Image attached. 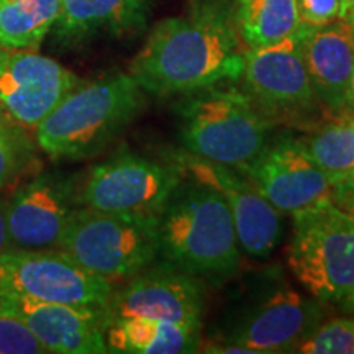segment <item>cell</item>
Returning <instances> with one entry per match:
<instances>
[{"label":"cell","mask_w":354,"mask_h":354,"mask_svg":"<svg viewBox=\"0 0 354 354\" xmlns=\"http://www.w3.org/2000/svg\"><path fill=\"white\" fill-rule=\"evenodd\" d=\"M245 50L232 6L210 0L189 15L154 25L128 74L153 95H184L218 82H240Z\"/></svg>","instance_id":"obj_1"},{"label":"cell","mask_w":354,"mask_h":354,"mask_svg":"<svg viewBox=\"0 0 354 354\" xmlns=\"http://www.w3.org/2000/svg\"><path fill=\"white\" fill-rule=\"evenodd\" d=\"M162 261L198 279L225 281L240 269V241L227 201L190 179L172 190L159 216Z\"/></svg>","instance_id":"obj_2"},{"label":"cell","mask_w":354,"mask_h":354,"mask_svg":"<svg viewBox=\"0 0 354 354\" xmlns=\"http://www.w3.org/2000/svg\"><path fill=\"white\" fill-rule=\"evenodd\" d=\"M145 91L130 74L81 82L35 128L51 159H86L100 153L138 117Z\"/></svg>","instance_id":"obj_3"},{"label":"cell","mask_w":354,"mask_h":354,"mask_svg":"<svg viewBox=\"0 0 354 354\" xmlns=\"http://www.w3.org/2000/svg\"><path fill=\"white\" fill-rule=\"evenodd\" d=\"M185 151L241 169L263 151L274 123L236 82H218L184 94L177 105Z\"/></svg>","instance_id":"obj_4"},{"label":"cell","mask_w":354,"mask_h":354,"mask_svg":"<svg viewBox=\"0 0 354 354\" xmlns=\"http://www.w3.org/2000/svg\"><path fill=\"white\" fill-rule=\"evenodd\" d=\"M287 261L312 297L349 312L354 300V214L333 202L292 215Z\"/></svg>","instance_id":"obj_5"},{"label":"cell","mask_w":354,"mask_h":354,"mask_svg":"<svg viewBox=\"0 0 354 354\" xmlns=\"http://www.w3.org/2000/svg\"><path fill=\"white\" fill-rule=\"evenodd\" d=\"M159 218L76 207L57 248L110 284L143 271L159 254Z\"/></svg>","instance_id":"obj_6"},{"label":"cell","mask_w":354,"mask_h":354,"mask_svg":"<svg viewBox=\"0 0 354 354\" xmlns=\"http://www.w3.org/2000/svg\"><path fill=\"white\" fill-rule=\"evenodd\" d=\"M184 179L179 166L159 165L136 153L113 154L87 171L74 185L77 207L159 218L172 190Z\"/></svg>","instance_id":"obj_7"},{"label":"cell","mask_w":354,"mask_h":354,"mask_svg":"<svg viewBox=\"0 0 354 354\" xmlns=\"http://www.w3.org/2000/svg\"><path fill=\"white\" fill-rule=\"evenodd\" d=\"M113 284L88 272L59 248L0 253V295L102 310Z\"/></svg>","instance_id":"obj_8"},{"label":"cell","mask_w":354,"mask_h":354,"mask_svg":"<svg viewBox=\"0 0 354 354\" xmlns=\"http://www.w3.org/2000/svg\"><path fill=\"white\" fill-rule=\"evenodd\" d=\"M241 87L268 120H295L320 107L307 68L299 35L245 50Z\"/></svg>","instance_id":"obj_9"},{"label":"cell","mask_w":354,"mask_h":354,"mask_svg":"<svg viewBox=\"0 0 354 354\" xmlns=\"http://www.w3.org/2000/svg\"><path fill=\"white\" fill-rule=\"evenodd\" d=\"M123 282L100 310L104 328L122 318H149L202 328L205 312L202 279L162 261Z\"/></svg>","instance_id":"obj_10"},{"label":"cell","mask_w":354,"mask_h":354,"mask_svg":"<svg viewBox=\"0 0 354 354\" xmlns=\"http://www.w3.org/2000/svg\"><path fill=\"white\" fill-rule=\"evenodd\" d=\"M236 171L281 214L295 215L333 202L330 180L310 156L304 140L292 135L268 141L250 165Z\"/></svg>","instance_id":"obj_11"},{"label":"cell","mask_w":354,"mask_h":354,"mask_svg":"<svg viewBox=\"0 0 354 354\" xmlns=\"http://www.w3.org/2000/svg\"><path fill=\"white\" fill-rule=\"evenodd\" d=\"M82 81L51 57L28 50H0V113L37 128Z\"/></svg>","instance_id":"obj_12"},{"label":"cell","mask_w":354,"mask_h":354,"mask_svg":"<svg viewBox=\"0 0 354 354\" xmlns=\"http://www.w3.org/2000/svg\"><path fill=\"white\" fill-rule=\"evenodd\" d=\"M325 305L315 297H302L289 286H279L251 305L218 342L236 344L250 354L294 353L323 320Z\"/></svg>","instance_id":"obj_13"},{"label":"cell","mask_w":354,"mask_h":354,"mask_svg":"<svg viewBox=\"0 0 354 354\" xmlns=\"http://www.w3.org/2000/svg\"><path fill=\"white\" fill-rule=\"evenodd\" d=\"M177 166L189 179L220 192L232 212L238 241L246 254L268 258L281 240L282 220L243 172L218 162L207 161L190 153L177 156Z\"/></svg>","instance_id":"obj_14"},{"label":"cell","mask_w":354,"mask_h":354,"mask_svg":"<svg viewBox=\"0 0 354 354\" xmlns=\"http://www.w3.org/2000/svg\"><path fill=\"white\" fill-rule=\"evenodd\" d=\"M74 184L68 177L43 172L6 201L12 246L26 250L57 248L71 214L76 209Z\"/></svg>","instance_id":"obj_15"},{"label":"cell","mask_w":354,"mask_h":354,"mask_svg":"<svg viewBox=\"0 0 354 354\" xmlns=\"http://www.w3.org/2000/svg\"><path fill=\"white\" fill-rule=\"evenodd\" d=\"M0 304L28 325L46 353H109L100 310L2 295Z\"/></svg>","instance_id":"obj_16"},{"label":"cell","mask_w":354,"mask_h":354,"mask_svg":"<svg viewBox=\"0 0 354 354\" xmlns=\"http://www.w3.org/2000/svg\"><path fill=\"white\" fill-rule=\"evenodd\" d=\"M297 35L320 107L330 113L349 110L348 94L354 69L351 25L342 19L318 28H299Z\"/></svg>","instance_id":"obj_17"},{"label":"cell","mask_w":354,"mask_h":354,"mask_svg":"<svg viewBox=\"0 0 354 354\" xmlns=\"http://www.w3.org/2000/svg\"><path fill=\"white\" fill-rule=\"evenodd\" d=\"M148 0H61L53 26L64 44L81 43L99 33H133L146 24Z\"/></svg>","instance_id":"obj_18"},{"label":"cell","mask_w":354,"mask_h":354,"mask_svg":"<svg viewBox=\"0 0 354 354\" xmlns=\"http://www.w3.org/2000/svg\"><path fill=\"white\" fill-rule=\"evenodd\" d=\"M202 328L179 323L122 318L105 326L109 353L123 354H184L197 353Z\"/></svg>","instance_id":"obj_19"},{"label":"cell","mask_w":354,"mask_h":354,"mask_svg":"<svg viewBox=\"0 0 354 354\" xmlns=\"http://www.w3.org/2000/svg\"><path fill=\"white\" fill-rule=\"evenodd\" d=\"M232 17L245 48L281 41L297 33V0H234Z\"/></svg>","instance_id":"obj_20"},{"label":"cell","mask_w":354,"mask_h":354,"mask_svg":"<svg viewBox=\"0 0 354 354\" xmlns=\"http://www.w3.org/2000/svg\"><path fill=\"white\" fill-rule=\"evenodd\" d=\"M304 140V138H302ZM310 156L320 167L331 189L354 172V112L331 113L304 140Z\"/></svg>","instance_id":"obj_21"},{"label":"cell","mask_w":354,"mask_h":354,"mask_svg":"<svg viewBox=\"0 0 354 354\" xmlns=\"http://www.w3.org/2000/svg\"><path fill=\"white\" fill-rule=\"evenodd\" d=\"M61 0H0V46L35 51L51 32Z\"/></svg>","instance_id":"obj_22"},{"label":"cell","mask_w":354,"mask_h":354,"mask_svg":"<svg viewBox=\"0 0 354 354\" xmlns=\"http://www.w3.org/2000/svg\"><path fill=\"white\" fill-rule=\"evenodd\" d=\"M294 353L300 354H354V313L318 323Z\"/></svg>","instance_id":"obj_23"},{"label":"cell","mask_w":354,"mask_h":354,"mask_svg":"<svg viewBox=\"0 0 354 354\" xmlns=\"http://www.w3.org/2000/svg\"><path fill=\"white\" fill-rule=\"evenodd\" d=\"M33 156V148L19 125L0 120V190L26 169Z\"/></svg>","instance_id":"obj_24"},{"label":"cell","mask_w":354,"mask_h":354,"mask_svg":"<svg viewBox=\"0 0 354 354\" xmlns=\"http://www.w3.org/2000/svg\"><path fill=\"white\" fill-rule=\"evenodd\" d=\"M43 344L38 342L28 325L0 304V354H44Z\"/></svg>","instance_id":"obj_25"},{"label":"cell","mask_w":354,"mask_h":354,"mask_svg":"<svg viewBox=\"0 0 354 354\" xmlns=\"http://www.w3.org/2000/svg\"><path fill=\"white\" fill-rule=\"evenodd\" d=\"M299 28H318L342 20L346 15L343 0H297Z\"/></svg>","instance_id":"obj_26"},{"label":"cell","mask_w":354,"mask_h":354,"mask_svg":"<svg viewBox=\"0 0 354 354\" xmlns=\"http://www.w3.org/2000/svg\"><path fill=\"white\" fill-rule=\"evenodd\" d=\"M333 192V203L339 209L354 214V172L342 184L331 189Z\"/></svg>","instance_id":"obj_27"},{"label":"cell","mask_w":354,"mask_h":354,"mask_svg":"<svg viewBox=\"0 0 354 354\" xmlns=\"http://www.w3.org/2000/svg\"><path fill=\"white\" fill-rule=\"evenodd\" d=\"M12 246L10 236L7 230V216H6V201L0 198V253L8 250Z\"/></svg>","instance_id":"obj_28"},{"label":"cell","mask_w":354,"mask_h":354,"mask_svg":"<svg viewBox=\"0 0 354 354\" xmlns=\"http://www.w3.org/2000/svg\"><path fill=\"white\" fill-rule=\"evenodd\" d=\"M348 109L354 112V69L351 76V84H349V94H348Z\"/></svg>","instance_id":"obj_29"},{"label":"cell","mask_w":354,"mask_h":354,"mask_svg":"<svg viewBox=\"0 0 354 354\" xmlns=\"http://www.w3.org/2000/svg\"><path fill=\"white\" fill-rule=\"evenodd\" d=\"M344 20H346L348 24L351 25V28L354 30V3H353V6H349L346 15H344Z\"/></svg>","instance_id":"obj_30"},{"label":"cell","mask_w":354,"mask_h":354,"mask_svg":"<svg viewBox=\"0 0 354 354\" xmlns=\"http://www.w3.org/2000/svg\"><path fill=\"white\" fill-rule=\"evenodd\" d=\"M343 2L346 3V7L349 8V6H353V3H354V0H343ZM346 12H348V10H346Z\"/></svg>","instance_id":"obj_31"},{"label":"cell","mask_w":354,"mask_h":354,"mask_svg":"<svg viewBox=\"0 0 354 354\" xmlns=\"http://www.w3.org/2000/svg\"><path fill=\"white\" fill-rule=\"evenodd\" d=\"M348 313H354V300H353L351 307H349V312H348Z\"/></svg>","instance_id":"obj_32"},{"label":"cell","mask_w":354,"mask_h":354,"mask_svg":"<svg viewBox=\"0 0 354 354\" xmlns=\"http://www.w3.org/2000/svg\"><path fill=\"white\" fill-rule=\"evenodd\" d=\"M0 120H3V117H2V113H0Z\"/></svg>","instance_id":"obj_33"},{"label":"cell","mask_w":354,"mask_h":354,"mask_svg":"<svg viewBox=\"0 0 354 354\" xmlns=\"http://www.w3.org/2000/svg\"><path fill=\"white\" fill-rule=\"evenodd\" d=\"M0 50H2V46H0Z\"/></svg>","instance_id":"obj_34"}]
</instances>
